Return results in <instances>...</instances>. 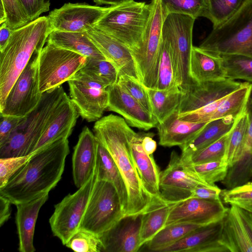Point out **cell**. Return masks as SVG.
<instances>
[{
	"mask_svg": "<svg viewBox=\"0 0 252 252\" xmlns=\"http://www.w3.org/2000/svg\"><path fill=\"white\" fill-rule=\"evenodd\" d=\"M93 130L97 141L112 157L126 183V216L143 214L168 203L154 197L146 189L130 151L129 140L135 132L123 118L113 114L102 117L95 123Z\"/></svg>",
	"mask_w": 252,
	"mask_h": 252,
	"instance_id": "cell-1",
	"label": "cell"
},
{
	"mask_svg": "<svg viewBox=\"0 0 252 252\" xmlns=\"http://www.w3.org/2000/svg\"><path fill=\"white\" fill-rule=\"evenodd\" d=\"M33 153L27 163L0 188V195L15 205L49 193L56 186L69 153L68 138H61Z\"/></svg>",
	"mask_w": 252,
	"mask_h": 252,
	"instance_id": "cell-2",
	"label": "cell"
},
{
	"mask_svg": "<svg viewBox=\"0 0 252 252\" xmlns=\"http://www.w3.org/2000/svg\"><path fill=\"white\" fill-rule=\"evenodd\" d=\"M51 32L47 16L14 30L0 55V107L33 54L41 51Z\"/></svg>",
	"mask_w": 252,
	"mask_h": 252,
	"instance_id": "cell-3",
	"label": "cell"
},
{
	"mask_svg": "<svg viewBox=\"0 0 252 252\" xmlns=\"http://www.w3.org/2000/svg\"><path fill=\"white\" fill-rule=\"evenodd\" d=\"M66 95L62 86L43 93L36 108L24 117L8 139L0 146V158L22 157L32 153L56 110Z\"/></svg>",
	"mask_w": 252,
	"mask_h": 252,
	"instance_id": "cell-4",
	"label": "cell"
},
{
	"mask_svg": "<svg viewBox=\"0 0 252 252\" xmlns=\"http://www.w3.org/2000/svg\"><path fill=\"white\" fill-rule=\"evenodd\" d=\"M198 47L216 54H238L252 57V0H245L220 25L213 27Z\"/></svg>",
	"mask_w": 252,
	"mask_h": 252,
	"instance_id": "cell-5",
	"label": "cell"
},
{
	"mask_svg": "<svg viewBox=\"0 0 252 252\" xmlns=\"http://www.w3.org/2000/svg\"><path fill=\"white\" fill-rule=\"evenodd\" d=\"M151 12L150 3L134 0L111 6L95 27L126 46L131 53L141 46Z\"/></svg>",
	"mask_w": 252,
	"mask_h": 252,
	"instance_id": "cell-6",
	"label": "cell"
},
{
	"mask_svg": "<svg viewBox=\"0 0 252 252\" xmlns=\"http://www.w3.org/2000/svg\"><path fill=\"white\" fill-rule=\"evenodd\" d=\"M195 19L185 14L170 13L163 22L162 37L172 54L176 84L186 94L190 83L189 63L192 48V30Z\"/></svg>",
	"mask_w": 252,
	"mask_h": 252,
	"instance_id": "cell-7",
	"label": "cell"
},
{
	"mask_svg": "<svg viewBox=\"0 0 252 252\" xmlns=\"http://www.w3.org/2000/svg\"><path fill=\"white\" fill-rule=\"evenodd\" d=\"M151 12L142 44L132 53L139 81L146 87H156L162 40V29L167 16L160 0H152Z\"/></svg>",
	"mask_w": 252,
	"mask_h": 252,
	"instance_id": "cell-8",
	"label": "cell"
},
{
	"mask_svg": "<svg viewBox=\"0 0 252 252\" xmlns=\"http://www.w3.org/2000/svg\"><path fill=\"white\" fill-rule=\"evenodd\" d=\"M124 217L123 209L115 187L109 181L97 180L79 229L99 236Z\"/></svg>",
	"mask_w": 252,
	"mask_h": 252,
	"instance_id": "cell-9",
	"label": "cell"
},
{
	"mask_svg": "<svg viewBox=\"0 0 252 252\" xmlns=\"http://www.w3.org/2000/svg\"><path fill=\"white\" fill-rule=\"evenodd\" d=\"M87 57L47 43L39 53L40 92L56 89L71 79L85 65Z\"/></svg>",
	"mask_w": 252,
	"mask_h": 252,
	"instance_id": "cell-10",
	"label": "cell"
},
{
	"mask_svg": "<svg viewBox=\"0 0 252 252\" xmlns=\"http://www.w3.org/2000/svg\"><path fill=\"white\" fill-rule=\"evenodd\" d=\"M97 180L96 167L90 179L74 193H69L55 205L49 219L53 235L65 245L80 228L87 204Z\"/></svg>",
	"mask_w": 252,
	"mask_h": 252,
	"instance_id": "cell-11",
	"label": "cell"
},
{
	"mask_svg": "<svg viewBox=\"0 0 252 252\" xmlns=\"http://www.w3.org/2000/svg\"><path fill=\"white\" fill-rule=\"evenodd\" d=\"M40 51L33 54L16 79L0 107V115L24 117L38 105L42 95L39 88L38 72Z\"/></svg>",
	"mask_w": 252,
	"mask_h": 252,
	"instance_id": "cell-12",
	"label": "cell"
},
{
	"mask_svg": "<svg viewBox=\"0 0 252 252\" xmlns=\"http://www.w3.org/2000/svg\"><path fill=\"white\" fill-rule=\"evenodd\" d=\"M70 98L88 122L100 119L108 104L107 88L80 70L68 81Z\"/></svg>",
	"mask_w": 252,
	"mask_h": 252,
	"instance_id": "cell-13",
	"label": "cell"
},
{
	"mask_svg": "<svg viewBox=\"0 0 252 252\" xmlns=\"http://www.w3.org/2000/svg\"><path fill=\"white\" fill-rule=\"evenodd\" d=\"M201 184L209 185L182 164L180 156L173 151L168 165L160 171L159 185L162 198L169 203L182 202L192 197L194 189Z\"/></svg>",
	"mask_w": 252,
	"mask_h": 252,
	"instance_id": "cell-14",
	"label": "cell"
},
{
	"mask_svg": "<svg viewBox=\"0 0 252 252\" xmlns=\"http://www.w3.org/2000/svg\"><path fill=\"white\" fill-rule=\"evenodd\" d=\"M110 7L66 3L48 14L51 32H86L95 27Z\"/></svg>",
	"mask_w": 252,
	"mask_h": 252,
	"instance_id": "cell-15",
	"label": "cell"
},
{
	"mask_svg": "<svg viewBox=\"0 0 252 252\" xmlns=\"http://www.w3.org/2000/svg\"><path fill=\"white\" fill-rule=\"evenodd\" d=\"M227 210L221 200L191 197L175 205L169 215L166 225L180 222L206 225L223 219Z\"/></svg>",
	"mask_w": 252,
	"mask_h": 252,
	"instance_id": "cell-16",
	"label": "cell"
},
{
	"mask_svg": "<svg viewBox=\"0 0 252 252\" xmlns=\"http://www.w3.org/2000/svg\"><path fill=\"white\" fill-rule=\"evenodd\" d=\"M221 242L228 252H252V213L231 205L223 219Z\"/></svg>",
	"mask_w": 252,
	"mask_h": 252,
	"instance_id": "cell-17",
	"label": "cell"
},
{
	"mask_svg": "<svg viewBox=\"0 0 252 252\" xmlns=\"http://www.w3.org/2000/svg\"><path fill=\"white\" fill-rule=\"evenodd\" d=\"M142 215L126 216L99 236L101 252H137L140 251Z\"/></svg>",
	"mask_w": 252,
	"mask_h": 252,
	"instance_id": "cell-18",
	"label": "cell"
},
{
	"mask_svg": "<svg viewBox=\"0 0 252 252\" xmlns=\"http://www.w3.org/2000/svg\"><path fill=\"white\" fill-rule=\"evenodd\" d=\"M107 110L121 115L130 126L144 130L157 127L154 116L117 82L109 86Z\"/></svg>",
	"mask_w": 252,
	"mask_h": 252,
	"instance_id": "cell-19",
	"label": "cell"
},
{
	"mask_svg": "<svg viewBox=\"0 0 252 252\" xmlns=\"http://www.w3.org/2000/svg\"><path fill=\"white\" fill-rule=\"evenodd\" d=\"M244 82L228 78L197 82L190 79L189 91L178 107L179 114L190 112L213 102L240 88Z\"/></svg>",
	"mask_w": 252,
	"mask_h": 252,
	"instance_id": "cell-20",
	"label": "cell"
},
{
	"mask_svg": "<svg viewBox=\"0 0 252 252\" xmlns=\"http://www.w3.org/2000/svg\"><path fill=\"white\" fill-rule=\"evenodd\" d=\"M222 223L223 219L201 226L159 252H228L221 242Z\"/></svg>",
	"mask_w": 252,
	"mask_h": 252,
	"instance_id": "cell-21",
	"label": "cell"
},
{
	"mask_svg": "<svg viewBox=\"0 0 252 252\" xmlns=\"http://www.w3.org/2000/svg\"><path fill=\"white\" fill-rule=\"evenodd\" d=\"M86 33L106 60L116 67L119 76L126 74L138 79L132 53L126 46L95 27Z\"/></svg>",
	"mask_w": 252,
	"mask_h": 252,
	"instance_id": "cell-22",
	"label": "cell"
},
{
	"mask_svg": "<svg viewBox=\"0 0 252 252\" xmlns=\"http://www.w3.org/2000/svg\"><path fill=\"white\" fill-rule=\"evenodd\" d=\"M98 141L94 133L85 126L80 133L72 155V175L78 188L84 185L96 167Z\"/></svg>",
	"mask_w": 252,
	"mask_h": 252,
	"instance_id": "cell-23",
	"label": "cell"
},
{
	"mask_svg": "<svg viewBox=\"0 0 252 252\" xmlns=\"http://www.w3.org/2000/svg\"><path fill=\"white\" fill-rule=\"evenodd\" d=\"M79 115L75 105L67 95L56 110L32 153L61 138H68Z\"/></svg>",
	"mask_w": 252,
	"mask_h": 252,
	"instance_id": "cell-24",
	"label": "cell"
},
{
	"mask_svg": "<svg viewBox=\"0 0 252 252\" xmlns=\"http://www.w3.org/2000/svg\"><path fill=\"white\" fill-rule=\"evenodd\" d=\"M49 193L16 205L15 222L20 252H34L33 236L39 210L48 198Z\"/></svg>",
	"mask_w": 252,
	"mask_h": 252,
	"instance_id": "cell-25",
	"label": "cell"
},
{
	"mask_svg": "<svg viewBox=\"0 0 252 252\" xmlns=\"http://www.w3.org/2000/svg\"><path fill=\"white\" fill-rule=\"evenodd\" d=\"M145 133L135 132L130 139L131 155L147 190L154 197L165 201L161 196L159 189V167L153 155L146 154L142 147V141Z\"/></svg>",
	"mask_w": 252,
	"mask_h": 252,
	"instance_id": "cell-26",
	"label": "cell"
},
{
	"mask_svg": "<svg viewBox=\"0 0 252 252\" xmlns=\"http://www.w3.org/2000/svg\"><path fill=\"white\" fill-rule=\"evenodd\" d=\"M178 109L157 127L159 144L163 147H181L197 135L208 123H193L179 118Z\"/></svg>",
	"mask_w": 252,
	"mask_h": 252,
	"instance_id": "cell-27",
	"label": "cell"
},
{
	"mask_svg": "<svg viewBox=\"0 0 252 252\" xmlns=\"http://www.w3.org/2000/svg\"><path fill=\"white\" fill-rule=\"evenodd\" d=\"M189 75L191 80L197 82L226 78L220 55L205 52L198 47L193 46L189 63Z\"/></svg>",
	"mask_w": 252,
	"mask_h": 252,
	"instance_id": "cell-28",
	"label": "cell"
},
{
	"mask_svg": "<svg viewBox=\"0 0 252 252\" xmlns=\"http://www.w3.org/2000/svg\"><path fill=\"white\" fill-rule=\"evenodd\" d=\"M235 121L231 118H224L209 122L197 135L180 147L182 151L181 160L189 158L228 134Z\"/></svg>",
	"mask_w": 252,
	"mask_h": 252,
	"instance_id": "cell-29",
	"label": "cell"
},
{
	"mask_svg": "<svg viewBox=\"0 0 252 252\" xmlns=\"http://www.w3.org/2000/svg\"><path fill=\"white\" fill-rule=\"evenodd\" d=\"M47 42L88 58L106 60L86 32L52 31Z\"/></svg>",
	"mask_w": 252,
	"mask_h": 252,
	"instance_id": "cell-30",
	"label": "cell"
},
{
	"mask_svg": "<svg viewBox=\"0 0 252 252\" xmlns=\"http://www.w3.org/2000/svg\"><path fill=\"white\" fill-rule=\"evenodd\" d=\"M98 142L97 180L107 181L114 185L118 192L126 216L128 205V192L126 183L110 154L102 145Z\"/></svg>",
	"mask_w": 252,
	"mask_h": 252,
	"instance_id": "cell-31",
	"label": "cell"
},
{
	"mask_svg": "<svg viewBox=\"0 0 252 252\" xmlns=\"http://www.w3.org/2000/svg\"><path fill=\"white\" fill-rule=\"evenodd\" d=\"M145 88L152 114L158 123L162 122L178 109L185 94L177 86L165 90H158L146 87Z\"/></svg>",
	"mask_w": 252,
	"mask_h": 252,
	"instance_id": "cell-32",
	"label": "cell"
},
{
	"mask_svg": "<svg viewBox=\"0 0 252 252\" xmlns=\"http://www.w3.org/2000/svg\"><path fill=\"white\" fill-rule=\"evenodd\" d=\"M252 93V84L244 82L240 88L223 97L214 113L211 121L224 118L236 120L245 110Z\"/></svg>",
	"mask_w": 252,
	"mask_h": 252,
	"instance_id": "cell-33",
	"label": "cell"
},
{
	"mask_svg": "<svg viewBox=\"0 0 252 252\" xmlns=\"http://www.w3.org/2000/svg\"><path fill=\"white\" fill-rule=\"evenodd\" d=\"M201 226L188 222L167 225L141 248H145L146 251L148 252H159L161 250L179 241Z\"/></svg>",
	"mask_w": 252,
	"mask_h": 252,
	"instance_id": "cell-34",
	"label": "cell"
},
{
	"mask_svg": "<svg viewBox=\"0 0 252 252\" xmlns=\"http://www.w3.org/2000/svg\"><path fill=\"white\" fill-rule=\"evenodd\" d=\"M177 203H167L142 214L140 234L141 248L165 226L171 210Z\"/></svg>",
	"mask_w": 252,
	"mask_h": 252,
	"instance_id": "cell-35",
	"label": "cell"
},
{
	"mask_svg": "<svg viewBox=\"0 0 252 252\" xmlns=\"http://www.w3.org/2000/svg\"><path fill=\"white\" fill-rule=\"evenodd\" d=\"M252 178V152L244 149L239 158L228 166L221 182L227 189H231L245 185Z\"/></svg>",
	"mask_w": 252,
	"mask_h": 252,
	"instance_id": "cell-36",
	"label": "cell"
},
{
	"mask_svg": "<svg viewBox=\"0 0 252 252\" xmlns=\"http://www.w3.org/2000/svg\"><path fill=\"white\" fill-rule=\"evenodd\" d=\"M248 129V118L244 112L235 121L228 134L225 153L223 160L229 166L244 151V141Z\"/></svg>",
	"mask_w": 252,
	"mask_h": 252,
	"instance_id": "cell-37",
	"label": "cell"
},
{
	"mask_svg": "<svg viewBox=\"0 0 252 252\" xmlns=\"http://www.w3.org/2000/svg\"><path fill=\"white\" fill-rule=\"evenodd\" d=\"M80 71L107 88L116 83L119 77L116 67L106 60L87 57Z\"/></svg>",
	"mask_w": 252,
	"mask_h": 252,
	"instance_id": "cell-38",
	"label": "cell"
},
{
	"mask_svg": "<svg viewBox=\"0 0 252 252\" xmlns=\"http://www.w3.org/2000/svg\"><path fill=\"white\" fill-rule=\"evenodd\" d=\"M225 78L252 82V57L238 54H220Z\"/></svg>",
	"mask_w": 252,
	"mask_h": 252,
	"instance_id": "cell-39",
	"label": "cell"
},
{
	"mask_svg": "<svg viewBox=\"0 0 252 252\" xmlns=\"http://www.w3.org/2000/svg\"><path fill=\"white\" fill-rule=\"evenodd\" d=\"M162 8L167 15L178 13L189 15L194 19L206 17L207 0H160Z\"/></svg>",
	"mask_w": 252,
	"mask_h": 252,
	"instance_id": "cell-40",
	"label": "cell"
},
{
	"mask_svg": "<svg viewBox=\"0 0 252 252\" xmlns=\"http://www.w3.org/2000/svg\"><path fill=\"white\" fill-rule=\"evenodd\" d=\"M176 84L173 60L168 42L162 38L157 81L155 89H168Z\"/></svg>",
	"mask_w": 252,
	"mask_h": 252,
	"instance_id": "cell-41",
	"label": "cell"
},
{
	"mask_svg": "<svg viewBox=\"0 0 252 252\" xmlns=\"http://www.w3.org/2000/svg\"><path fill=\"white\" fill-rule=\"evenodd\" d=\"M245 0H207L206 17L218 26L231 17Z\"/></svg>",
	"mask_w": 252,
	"mask_h": 252,
	"instance_id": "cell-42",
	"label": "cell"
},
{
	"mask_svg": "<svg viewBox=\"0 0 252 252\" xmlns=\"http://www.w3.org/2000/svg\"><path fill=\"white\" fill-rule=\"evenodd\" d=\"M228 134L189 158L184 160L180 159L181 163L183 165H191L222 160L225 153Z\"/></svg>",
	"mask_w": 252,
	"mask_h": 252,
	"instance_id": "cell-43",
	"label": "cell"
},
{
	"mask_svg": "<svg viewBox=\"0 0 252 252\" xmlns=\"http://www.w3.org/2000/svg\"><path fill=\"white\" fill-rule=\"evenodd\" d=\"M207 184L215 185L226 176L228 165L223 160L196 164L185 165Z\"/></svg>",
	"mask_w": 252,
	"mask_h": 252,
	"instance_id": "cell-44",
	"label": "cell"
},
{
	"mask_svg": "<svg viewBox=\"0 0 252 252\" xmlns=\"http://www.w3.org/2000/svg\"><path fill=\"white\" fill-rule=\"evenodd\" d=\"M65 246L77 252H101L99 236L81 229L73 235Z\"/></svg>",
	"mask_w": 252,
	"mask_h": 252,
	"instance_id": "cell-45",
	"label": "cell"
},
{
	"mask_svg": "<svg viewBox=\"0 0 252 252\" xmlns=\"http://www.w3.org/2000/svg\"><path fill=\"white\" fill-rule=\"evenodd\" d=\"M221 196L224 203L252 213V181L231 189L223 190Z\"/></svg>",
	"mask_w": 252,
	"mask_h": 252,
	"instance_id": "cell-46",
	"label": "cell"
},
{
	"mask_svg": "<svg viewBox=\"0 0 252 252\" xmlns=\"http://www.w3.org/2000/svg\"><path fill=\"white\" fill-rule=\"evenodd\" d=\"M117 83L152 114L145 87L138 79L126 74H121L119 76Z\"/></svg>",
	"mask_w": 252,
	"mask_h": 252,
	"instance_id": "cell-47",
	"label": "cell"
},
{
	"mask_svg": "<svg viewBox=\"0 0 252 252\" xmlns=\"http://www.w3.org/2000/svg\"><path fill=\"white\" fill-rule=\"evenodd\" d=\"M0 6L5 13V23L11 29L21 28L31 22L19 0H0Z\"/></svg>",
	"mask_w": 252,
	"mask_h": 252,
	"instance_id": "cell-48",
	"label": "cell"
},
{
	"mask_svg": "<svg viewBox=\"0 0 252 252\" xmlns=\"http://www.w3.org/2000/svg\"><path fill=\"white\" fill-rule=\"evenodd\" d=\"M33 153L22 157L0 158V188L5 186L11 178L27 163Z\"/></svg>",
	"mask_w": 252,
	"mask_h": 252,
	"instance_id": "cell-49",
	"label": "cell"
},
{
	"mask_svg": "<svg viewBox=\"0 0 252 252\" xmlns=\"http://www.w3.org/2000/svg\"><path fill=\"white\" fill-rule=\"evenodd\" d=\"M21 6L31 21L49 10V0H19Z\"/></svg>",
	"mask_w": 252,
	"mask_h": 252,
	"instance_id": "cell-50",
	"label": "cell"
},
{
	"mask_svg": "<svg viewBox=\"0 0 252 252\" xmlns=\"http://www.w3.org/2000/svg\"><path fill=\"white\" fill-rule=\"evenodd\" d=\"M0 146L10 137L15 128L20 125L24 117H17L0 115Z\"/></svg>",
	"mask_w": 252,
	"mask_h": 252,
	"instance_id": "cell-51",
	"label": "cell"
},
{
	"mask_svg": "<svg viewBox=\"0 0 252 252\" xmlns=\"http://www.w3.org/2000/svg\"><path fill=\"white\" fill-rule=\"evenodd\" d=\"M221 190L216 185L201 184L193 190L192 197L201 199L219 200L220 199Z\"/></svg>",
	"mask_w": 252,
	"mask_h": 252,
	"instance_id": "cell-52",
	"label": "cell"
},
{
	"mask_svg": "<svg viewBox=\"0 0 252 252\" xmlns=\"http://www.w3.org/2000/svg\"><path fill=\"white\" fill-rule=\"evenodd\" d=\"M248 118V129L244 141V149L252 152V95L250 96L244 112Z\"/></svg>",
	"mask_w": 252,
	"mask_h": 252,
	"instance_id": "cell-53",
	"label": "cell"
},
{
	"mask_svg": "<svg viewBox=\"0 0 252 252\" xmlns=\"http://www.w3.org/2000/svg\"><path fill=\"white\" fill-rule=\"evenodd\" d=\"M11 203L5 197L0 195V226H2L10 217Z\"/></svg>",
	"mask_w": 252,
	"mask_h": 252,
	"instance_id": "cell-54",
	"label": "cell"
},
{
	"mask_svg": "<svg viewBox=\"0 0 252 252\" xmlns=\"http://www.w3.org/2000/svg\"><path fill=\"white\" fill-rule=\"evenodd\" d=\"M153 133H145L143 137L142 145L145 152L149 155H152L157 149V142L153 137Z\"/></svg>",
	"mask_w": 252,
	"mask_h": 252,
	"instance_id": "cell-55",
	"label": "cell"
},
{
	"mask_svg": "<svg viewBox=\"0 0 252 252\" xmlns=\"http://www.w3.org/2000/svg\"><path fill=\"white\" fill-rule=\"evenodd\" d=\"M14 30L10 28L5 22L0 24V52L6 45Z\"/></svg>",
	"mask_w": 252,
	"mask_h": 252,
	"instance_id": "cell-56",
	"label": "cell"
},
{
	"mask_svg": "<svg viewBox=\"0 0 252 252\" xmlns=\"http://www.w3.org/2000/svg\"><path fill=\"white\" fill-rule=\"evenodd\" d=\"M134 0H93L97 4H107L115 6L128 2Z\"/></svg>",
	"mask_w": 252,
	"mask_h": 252,
	"instance_id": "cell-57",
	"label": "cell"
}]
</instances>
